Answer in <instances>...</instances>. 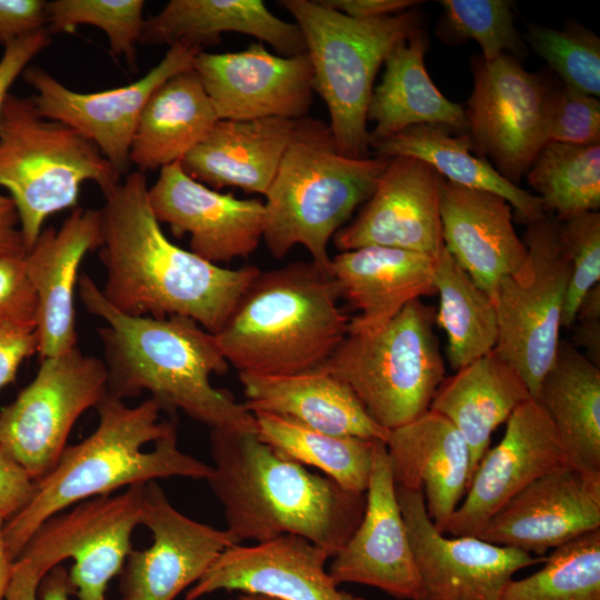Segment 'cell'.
Segmentation results:
<instances>
[{"mask_svg": "<svg viewBox=\"0 0 600 600\" xmlns=\"http://www.w3.org/2000/svg\"><path fill=\"white\" fill-rule=\"evenodd\" d=\"M332 558L328 573L337 586L354 582L398 599H420V580L383 441L376 442L362 520Z\"/></svg>", "mask_w": 600, "mask_h": 600, "instance_id": "cell-22", "label": "cell"}, {"mask_svg": "<svg viewBox=\"0 0 600 600\" xmlns=\"http://www.w3.org/2000/svg\"><path fill=\"white\" fill-rule=\"evenodd\" d=\"M47 28L20 37L4 47L0 59V119L9 89L29 62L51 42Z\"/></svg>", "mask_w": 600, "mask_h": 600, "instance_id": "cell-48", "label": "cell"}, {"mask_svg": "<svg viewBox=\"0 0 600 600\" xmlns=\"http://www.w3.org/2000/svg\"><path fill=\"white\" fill-rule=\"evenodd\" d=\"M323 4L353 19H376L417 7V0H320Z\"/></svg>", "mask_w": 600, "mask_h": 600, "instance_id": "cell-51", "label": "cell"}, {"mask_svg": "<svg viewBox=\"0 0 600 600\" xmlns=\"http://www.w3.org/2000/svg\"><path fill=\"white\" fill-rule=\"evenodd\" d=\"M299 26L313 73V89L324 101L338 151L371 157L368 108L379 69L392 49L422 27L413 8L376 19H353L320 0H280Z\"/></svg>", "mask_w": 600, "mask_h": 600, "instance_id": "cell-7", "label": "cell"}, {"mask_svg": "<svg viewBox=\"0 0 600 600\" xmlns=\"http://www.w3.org/2000/svg\"><path fill=\"white\" fill-rule=\"evenodd\" d=\"M433 286L439 293L437 321L448 337V357L459 370L494 350L498 341L496 310L446 248L434 260Z\"/></svg>", "mask_w": 600, "mask_h": 600, "instance_id": "cell-37", "label": "cell"}, {"mask_svg": "<svg viewBox=\"0 0 600 600\" xmlns=\"http://www.w3.org/2000/svg\"><path fill=\"white\" fill-rule=\"evenodd\" d=\"M96 409V430L64 448L54 468L36 481L30 502L6 521L3 537L13 561L48 518L73 504L156 479L211 476L212 466L179 449L176 424L160 419L163 408L156 399L129 407L108 393Z\"/></svg>", "mask_w": 600, "mask_h": 600, "instance_id": "cell-4", "label": "cell"}, {"mask_svg": "<svg viewBox=\"0 0 600 600\" xmlns=\"http://www.w3.org/2000/svg\"><path fill=\"white\" fill-rule=\"evenodd\" d=\"M146 483L87 499L48 518L14 561L42 580L63 560L73 559L69 574L79 600H106L108 583L121 572L132 550V532L141 524Z\"/></svg>", "mask_w": 600, "mask_h": 600, "instance_id": "cell-12", "label": "cell"}, {"mask_svg": "<svg viewBox=\"0 0 600 600\" xmlns=\"http://www.w3.org/2000/svg\"><path fill=\"white\" fill-rule=\"evenodd\" d=\"M386 447L396 486L422 490L430 520L444 533L469 481V449L459 430L429 409L390 430Z\"/></svg>", "mask_w": 600, "mask_h": 600, "instance_id": "cell-26", "label": "cell"}, {"mask_svg": "<svg viewBox=\"0 0 600 600\" xmlns=\"http://www.w3.org/2000/svg\"><path fill=\"white\" fill-rule=\"evenodd\" d=\"M573 326H576L577 342L587 348L593 357L597 354L599 358L600 319L576 320Z\"/></svg>", "mask_w": 600, "mask_h": 600, "instance_id": "cell-53", "label": "cell"}, {"mask_svg": "<svg viewBox=\"0 0 600 600\" xmlns=\"http://www.w3.org/2000/svg\"><path fill=\"white\" fill-rule=\"evenodd\" d=\"M218 120L197 71H181L147 100L132 138L130 162L141 172L180 162Z\"/></svg>", "mask_w": 600, "mask_h": 600, "instance_id": "cell-33", "label": "cell"}, {"mask_svg": "<svg viewBox=\"0 0 600 600\" xmlns=\"http://www.w3.org/2000/svg\"><path fill=\"white\" fill-rule=\"evenodd\" d=\"M230 600H278V599L270 598L267 596H261V594L242 593L238 596L237 598H233Z\"/></svg>", "mask_w": 600, "mask_h": 600, "instance_id": "cell-55", "label": "cell"}, {"mask_svg": "<svg viewBox=\"0 0 600 600\" xmlns=\"http://www.w3.org/2000/svg\"><path fill=\"white\" fill-rule=\"evenodd\" d=\"M36 352L37 323L0 317V389L14 381L22 361Z\"/></svg>", "mask_w": 600, "mask_h": 600, "instance_id": "cell-47", "label": "cell"}, {"mask_svg": "<svg viewBox=\"0 0 600 600\" xmlns=\"http://www.w3.org/2000/svg\"><path fill=\"white\" fill-rule=\"evenodd\" d=\"M143 7L142 0L47 1V30L50 34L71 33L81 24L97 27L106 32L112 54L136 69Z\"/></svg>", "mask_w": 600, "mask_h": 600, "instance_id": "cell-41", "label": "cell"}, {"mask_svg": "<svg viewBox=\"0 0 600 600\" xmlns=\"http://www.w3.org/2000/svg\"><path fill=\"white\" fill-rule=\"evenodd\" d=\"M533 574L511 580L500 600H600V529L557 548Z\"/></svg>", "mask_w": 600, "mask_h": 600, "instance_id": "cell-39", "label": "cell"}, {"mask_svg": "<svg viewBox=\"0 0 600 600\" xmlns=\"http://www.w3.org/2000/svg\"><path fill=\"white\" fill-rule=\"evenodd\" d=\"M27 252L16 206L0 194V257L24 258Z\"/></svg>", "mask_w": 600, "mask_h": 600, "instance_id": "cell-52", "label": "cell"}, {"mask_svg": "<svg viewBox=\"0 0 600 600\" xmlns=\"http://www.w3.org/2000/svg\"><path fill=\"white\" fill-rule=\"evenodd\" d=\"M143 172H128L100 209L101 292L132 317L180 316L216 334L259 273L253 266L228 269L172 243L149 201Z\"/></svg>", "mask_w": 600, "mask_h": 600, "instance_id": "cell-1", "label": "cell"}, {"mask_svg": "<svg viewBox=\"0 0 600 600\" xmlns=\"http://www.w3.org/2000/svg\"><path fill=\"white\" fill-rule=\"evenodd\" d=\"M296 120H218L180 161L198 182L220 190L266 194L290 141Z\"/></svg>", "mask_w": 600, "mask_h": 600, "instance_id": "cell-29", "label": "cell"}, {"mask_svg": "<svg viewBox=\"0 0 600 600\" xmlns=\"http://www.w3.org/2000/svg\"><path fill=\"white\" fill-rule=\"evenodd\" d=\"M396 491L420 580L419 600H500L516 572L546 559L478 537L447 538L430 520L422 490L396 486Z\"/></svg>", "mask_w": 600, "mask_h": 600, "instance_id": "cell-14", "label": "cell"}, {"mask_svg": "<svg viewBox=\"0 0 600 600\" xmlns=\"http://www.w3.org/2000/svg\"><path fill=\"white\" fill-rule=\"evenodd\" d=\"M47 28V1L0 0V44Z\"/></svg>", "mask_w": 600, "mask_h": 600, "instance_id": "cell-49", "label": "cell"}, {"mask_svg": "<svg viewBox=\"0 0 600 600\" xmlns=\"http://www.w3.org/2000/svg\"><path fill=\"white\" fill-rule=\"evenodd\" d=\"M549 142L569 144L600 143V100L568 86L553 90Z\"/></svg>", "mask_w": 600, "mask_h": 600, "instance_id": "cell-44", "label": "cell"}, {"mask_svg": "<svg viewBox=\"0 0 600 600\" xmlns=\"http://www.w3.org/2000/svg\"><path fill=\"white\" fill-rule=\"evenodd\" d=\"M443 9L437 27L442 42L458 44L476 41L480 57L491 62L502 54L520 61L527 47L516 29L513 2L509 0H442Z\"/></svg>", "mask_w": 600, "mask_h": 600, "instance_id": "cell-40", "label": "cell"}, {"mask_svg": "<svg viewBox=\"0 0 600 600\" xmlns=\"http://www.w3.org/2000/svg\"><path fill=\"white\" fill-rule=\"evenodd\" d=\"M193 69L219 120L308 117L313 73L307 54H273L261 42L236 52H199Z\"/></svg>", "mask_w": 600, "mask_h": 600, "instance_id": "cell-16", "label": "cell"}, {"mask_svg": "<svg viewBox=\"0 0 600 600\" xmlns=\"http://www.w3.org/2000/svg\"><path fill=\"white\" fill-rule=\"evenodd\" d=\"M534 400L552 422L568 463L600 472L599 367L560 340Z\"/></svg>", "mask_w": 600, "mask_h": 600, "instance_id": "cell-35", "label": "cell"}, {"mask_svg": "<svg viewBox=\"0 0 600 600\" xmlns=\"http://www.w3.org/2000/svg\"><path fill=\"white\" fill-rule=\"evenodd\" d=\"M434 317L413 300L381 329L348 333L319 368L346 383L376 423L401 427L429 410L444 380Z\"/></svg>", "mask_w": 600, "mask_h": 600, "instance_id": "cell-9", "label": "cell"}, {"mask_svg": "<svg viewBox=\"0 0 600 600\" xmlns=\"http://www.w3.org/2000/svg\"><path fill=\"white\" fill-rule=\"evenodd\" d=\"M159 222L180 238L190 237V251L220 266L248 258L263 233V202L221 193L188 176L180 162L166 166L148 189Z\"/></svg>", "mask_w": 600, "mask_h": 600, "instance_id": "cell-20", "label": "cell"}, {"mask_svg": "<svg viewBox=\"0 0 600 600\" xmlns=\"http://www.w3.org/2000/svg\"><path fill=\"white\" fill-rule=\"evenodd\" d=\"M141 524L151 531L152 544L128 554L120 572V600H173L226 549L238 544L227 530L178 511L156 481L144 484Z\"/></svg>", "mask_w": 600, "mask_h": 600, "instance_id": "cell-17", "label": "cell"}, {"mask_svg": "<svg viewBox=\"0 0 600 600\" xmlns=\"http://www.w3.org/2000/svg\"><path fill=\"white\" fill-rule=\"evenodd\" d=\"M434 259L388 247H363L331 257L328 272L341 299L358 314L350 334L372 333L391 321L408 303L436 292Z\"/></svg>", "mask_w": 600, "mask_h": 600, "instance_id": "cell-27", "label": "cell"}, {"mask_svg": "<svg viewBox=\"0 0 600 600\" xmlns=\"http://www.w3.org/2000/svg\"><path fill=\"white\" fill-rule=\"evenodd\" d=\"M358 600H366V599H362V598H358Z\"/></svg>", "mask_w": 600, "mask_h": 600, "instance_id": "cell-56", "label": "cell"}, {"mask_svg": "<svg viewBox=\"0 0 600 600\" xmlns=\"http://www.w3.org/2000/svg\"><path fill=\"white\" fill-rule=\"evenodd\" d=\"M529 399L532 397L523 378L494 350L441 382L429 409L451 421L466 440L468 484L489 450L492 432Z\"/></svg>", "mask_w": 600, "mask_h": 600, "instance_id": "cell-31", "label": "cell"}, {"mask_svg": "<svg viewBox=\"0 0 600 600\" xmlns=\"http://www.w3.org/2000/svg\"><path fill=\"white\" fill-rule=\"evenodd\" d=\"M244 406L291 419L333 434L387 441L389 430L376 423L352 390L324 369L288 376L239 373Z\"/></svg>", "mask_w": 600, "mask_h": 600, "instance_id": "cell-28", "label": "cell"}, {"mask_svg": "<svg viewBox=\"0 0 600 600\" xmlns=\"http://www.w3.org/2000/svg\"><path fill=\"white\" fill-rule=\"evenodd\" d=\"M107 394L103 360L78 347L41 359L34 379L0 410V446L38 481L57 464L78 418Z\"/></svg>", "mask_w": 600, "mask_h": 600, "instance_id": "cell-11", "label": "cell"}, {"mask_svg": "<svg viewBox=\"0 0 600 600\" xmlns=\"http://www.w3.org/2000/svg\"><path fill=\"white\" fill-rule=\"evenodd\" d=\"M38 307L24 258L0 257V317L37 323Z\"/></svg>", "mask_w": 600, "mask_h": 600, "instance_id": "cell-45", "label": "cell"}, {"mask_svg": "<svg viewBox=\"0 0 600 600\" xmlns=\"http://www.w3.org/2000/svg\"><path fill=\"white\" fill-rule=\"evenodd\" d=\"M201 51L186 43L172 44L161 61L139 80L99 92L73 91L38 66H28L23 78L36 91L31 98L41 117L78 131L122 176L128 174L131 164V142L147 100L167 79L193 68Z\"/></svg>", "mask_w": 600, "mask_h": 600, "instance_id": "cell-15", "label": "cell"}, {"mask_svg": "<svg viewBox=\"0 0 600 600\" xmlns=\"http://www.w3.org/2000/svg\"><path fill=\"white\" fill-rule=\"evenodd\" d=\"M34 486L26 469L0 446V514L6 521L30 502Z\"/></svg>", "mask_w": 600, "mask_h": 600, "instance_id": "cell-50", "label": "cell"}, {"mask_svg": "<svg viewBox=\"0 0 600 600\" xmlns=\"http://www.w3.org/2000/svg\"><path fill=\"white\" fill-rule=\"evenodd\" d=\"M206 479L237 543L294 534L336 556L360 524L366 493L344 490L261 441L256 433L210 430Z\"/></svg>", "mask_w": 600, "mask_h": 600, "instance_id": "cell-3", "label": "cell"}, {"mask_svg": "<svg viewBox=\"0 0 600 600\" xmlns=\"http://www.w3.org/2000/svg\"><path fill=\"white\" fill-rule=\"evenodd\" d=\"M371 150L378 157L419 159L452 183L498 194L514 210L517 220L527 226L547 213L538 196L507 180L478 154L467 133L441 124H419L372 141Z\"/></svg>", "mask_w": 600, "mask_h": 600, "instance_id": "cell-34", "label": "cell"}, {"mask_svg": "<svg viewBox=\"0 0 600 600\" xmlns=\"http://www.w3.org/2000/svg\"><path fill=\"white\" fill-rule=\"evenodd\" d=\"M100 209L74 208L56 229H42L24 257L28 278L37 293L41 359L77 347L74 289L87 253L100 248Z\"/></svg>", "mask_w": 600, "mask_h": 600, "instance_id": "cell-24", "label": "cell"}, {"mask_svg": "<svg viewBox=\"0 0 600 600\" xmlns=\"http://www.w3.org/2000/svg\"><path fill=\"white\" fill-rule=\"evenodd\" d=\"M526 176L546 211L557 218L599 211L600 143L548 142Z\"/></svg>", "mask_w": 600, "mask_h": 600, "instance_id": "cell-38", "label": "cell"}, {"mask_svg": "<svg viewBox=\"0 0 600 600\" xmlns=\"http://www.w3.org/2000/svg\"><path fill=\"white\" fill-rule=\"evenodd\" d=\"M328 552L304 538L283 534L256 546L226 549L192 584L186 600L219 590L278 600H358L341 591L326 571Z\"/></svg>", "mask_w": 600, "mask_h": 600, "instance_id": "cell-23", "label": "cell"}, {"mask_svg": "<svg viewBox=\"0 0 600 600\" xmlns=\"http://www.w3.org/2000/svg\"><path fill=\"white\" fill-rule=\"evenodd\" d=\"M471 70L473 88L464 107L466 133L474 151L489 158L502 177L518 186L549 142L554 88L510 54L491 62L473 56Z\"/></svg>", "mask_w": 600, "mask_h": 600, "instance_id": "cell-13", "label": "cell"}, {"mask_svg": "<svg viewBox=\"0 0 600 600\" xmlns=\"http://www.w3.org/2000/svg\"><path fill=\"white\" fill-rule=\"evenodd\" d=\"M390 158L341 154L329 123L296 120L277 173L264 194L263 233L272 257L283 258L303 246L318 267L328 271V247L374 192Z\"/></svg>", "mask_w": 600, "mask_h": 600, "instance_id": "cell-6", "label": "cell"}, {"mask_svg": "<svg viewBox=\"0 0 600 600\" xmlns=\"http://www.w3.org/2000/svg\"><path fill=\"white\" fill-rule=\"evenodd\" d=\"M428 49L429 37L421 27L387 57L368 108L367 118L374 122L370 143L419 124H441L457 133L467 132L464 107L446 98L426 69Z\"/></svg>", "mask_w": 600, "mask_h": 600, "instance_id": "cell-32", "label": "cell"}, {"mask_svg": "<svg viewBox=\"0 0 600 600\" xmlns=\"http://www.w3.org/2000/svg\"><path fill=\"white\" fill-rule=\"evenodd\" d=\"M440 174L412 157H393L374 192L333 237L342 251L388 247L437 259L444 248L439 203Z\"/></svg>", "mask_w": 600, "mask_h": 600, "instance_id": "cell-19", "label": "cell"}, {"mask_svg": "<svg viewBox=\"0 0 600 600\" xmlns=\"http://www.w3.org/2000/svg\"><path fill=\"white\" fill-rule=\"evenodd\" d=\"M596 529H600V472L563 464L514 494L477 537L539 556Z\"/></svg>", "mask_w": 600, "mask_h": 600, "instance_id": "cell-18", "label": "cell"}, {"mask_svg": "<svg viewBox=\"0 0 600 600\" xmlns=\"http://www.w3.org/2000/svg\"><path fill=\"white\" fill-rule=\"evenodd\" d=\"M253 416L258 438L279 454L318 468L344 490L366 493L378 440L333 436L266 412Z\"/></svg>", "mask_w": 600, "mask_h": 600, "instance_id": "cell-36", "label": "cell"}, {"mask_svg": "<svg viewBox=\"0 0 600 600\" xmlns=\"http://www.w3.org/2000/svg\"><path fill=\"white\" fill-rule=\"evenodd\" d=\"M557 232L570 266L561 328H571L583 298L599 284L600 212L589 211L557 218Z\"/></svg>", "mask_w": 600, "mask_h": 600, "instance_id": "cell-43", "label": "cell"}, {"mask_svg": "<svg viewBox=\"0 0 600 600\" xmlns=\"http://www.w3.org/2000/svg\"><path fill=\"white\" fill-rule=\"evenodd\" d=\"M569 464L552 422L534 399L507 420L501 441L480 460L446 532L477 537L486 522L540 476Z\"/></svg>", "mask_w": 600, "mask_h": 600, "instance_id": "cell-21", "label": "cell"}, {"mask_svg": "<svg viewBox=\"0 0 600 600\" xmlns=\"http://www.w3.org/2000/svg\"><path fill=\"white\" fill-rule=\"evenodd\" d=\"M4 523L6 519L0 514V600L4 598L13 566L3 537Z\"/></svg>", "mask_w": 600, "mask_h": 600, "instance_id": "cell-54", "label": "cell"}, {"mask_svg": "<svg viewBox=\"0 0 600 600\" xmlns=\"http://www.w3.org/2000/svg\"><path fill=\"white\" fill-rule=\"evenodd\" d=\"M226 32L254 37L279 56L307 53L299 26L274 16L261 0H171L144 20L140 42L169 47L186 43L203 51L219 43Z\"/></svg>", "mask_w": 600, "mask_h": 600, "instance_id": "cell-30", "label": "cell"}, {"mask_svg": "<svg viewBox=\"0 0 600 600\" xmlns=\"http://www.w3.org/2000/svg\"><path fill=\"white\" fill-rule=\"evenodd\" d=\"M444 248L489 297L504 277L524 266L528 249L512 223V208L500 196L439 177Z\"/></svg>", "mask_w": 600, "mask_h": 600, "instance_id": "cell-25", "label": "cell"}, {"mask_svg": "<svg viewBox=\"0 0 600 600\" xmlns=\"http://www.w3.org/2000/svg\"><path fill=\"white\" fill-rule=\"evenodd\" d=\"M526 39L564 86L599 98L600 38L596 32L576 21L562 29L530 23Z\"/></svg>", "mask_w": 600, "mask_h": 600, "instance_id": "cell-42", "label": "cell"}, {"mask_svg": "<svg viewBox=\"0 0 600 600\" xmlns=\"http://www.w3.org/2000/svg\"><path fill=\"white\" fill-rule=\"evenodd\" d=\"M76 590L66 568L58 564L42 580L22 563L13 561L3 600H69Z\"/></svg>", "mask_w": 600, "mask_h": 600, "instance_id": "cell-46", "label": "cell"}, {"mask_svg": "<svg viewBox=\"0 0 600 600\" xmlns=\"http://www.w3.org/2000/svg\"><path fill=\"white\" fill-rule=\"evenodd\" d=\"M78 292L87 311L106 323L98 334L110 396L124 400L146 390L163 410H181L210 430L257 434L256 418L244 403L210 382L230 366L214 334L186 317L128 316L106 300L87 273L78 279Z\"/></svg>", "mask_w": 600, "mask_h": 600, "instance_id": "cell-2", "label": "cell"}, {"mask_svg": "<svg viewBox=\"0 0 600 600\" xmlns=\"http://www.w3.org/2000/svg\"><path fill=\"white\" fill-rule=\"evenodd\" d=\"M527 227L524 266L501 279L490 299L498 322L494 351L520 373L536 399L560 342L570 266L552 213Z\"/></svg>", "mask_w": 600, "mask_h": 600, "instance_id": "cell-10", "label": "cell"}, {"mask_svg": "<svg viewBox=\"0 0 600 600\" xmlns=\"http://www.w3.org/2000/svg\"><path fill=\"white\" fill-rule=\"evenodd\" d=\"M340 299L333 278L313 261L259 271L214 337L238 373L311 371L349 332Z\"/></svg>", "mask_w": 600, "mask_h": 600, "instance_id": "cell-5", "label": "cell"}, {"mask_svg": "<svg viewBox=\"0 0 600 600\" xmlns=\"http://www.w3.org/2000/svg\"><path fill=\"white\" fill-rule=\"evenodd\" d=\"M121 177L90 140L41 117L32 98L7 96L0 119V187L10 192L28 251L49 216L77 207L83 182H94L106 196Z\"/></svg>", "mask_w": 600, "mask_h": 600, "instance_id": "cell-8", "label": "cell"}]
</instances>
